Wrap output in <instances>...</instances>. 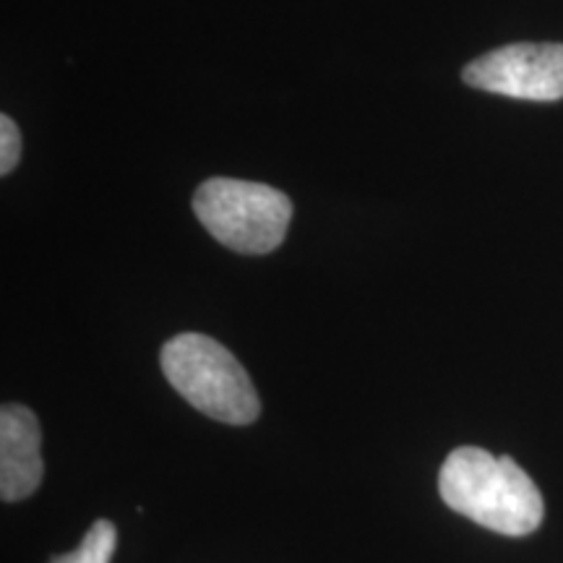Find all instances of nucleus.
<instances>
[{
  "mask_svg": "<svg viewBox=\"0 0 563 563\" xmlns=\"http://www.w3.org/2000/svg\"><path fill=\"white\" fill-rule=\"evenodd\" d=\"M21 133L9 115L0 118V173L9 175L19 165Z\"/></svg>",
  "mask_w": 563,
  "mask_h": 563,
  "instance_id": "0eeeda50",
  "label": "nucleus"
},
{
  "mask_svg": "<svg viewBox=\"0 0 563 563\" xmlns=\"http://www.w3.org/2000/svg\"><path fill=\"white\" fill-rule=\"evenodd\" d=\"M467 87L530 102L563 100V45L517 42L464 66Z\"/></svg>",
  "mask_w": 563,
  "mask_h": 563,
  "instance_id": "20e7f679",
  "label": "nucleus"
},
{
  "mask_svg": "<svg viewBox=\"0 0 563 563\" xmlns=\"http://www.w3.org/2000/svg\"><path fill=\"white\" fill-rule=\"evenodd\" d=\"M42 431L37 415L24 405L5 402L0 410V496L3 501H24L40 488Z\"/></svg>",
  "mask_w": 563,
  "mask_h": 563,
  "instance_id": "39448f33",
  "label": "nucleus"
},
{
  "mask_svg": "<svg viewBox=\"0 0 563 563\" xmlns=\"http://www.w3.org/2000/svg\"><path fill=\"white\" fill-rule=\"evenodd\" d=\"M118 545V530L108 519H97L74 553L55 555L51 563H110Z\"/></svg>",
  "mask_w": 563,
  "mask_h": 563,
  "instance_id": "423d86ee",
  "label": "nucleus"
},
{
  "mask_svg": "<svg viewBox=\"0 0 563 563\" xmlns=\"http://www.w3.org/2000/svg\"><path fill=\"white\" fill-rule=\"evenodd\" d=\"M159 363L173 389L211 420L249 426L262 412L249 373L228 347L207 334L173 336L162 347Z\"/></svg>",
  "mask_w": 563,
  "mask_h": 563,
  "instance_id": "f03ea898",
  "label": "nucleus"
},
{
  "mask_svg": "<svg viewBox=\"0 0 563 563\" xmlns=\"http://www.w3.org/2000/svg\"><path fill=\"white\" fill-rule=\"evenodd\" d=\"M199 222L230 251L262 256L279 249L292 220V201L264 183L211 178L194 196Z\"/></svg>",
  "mask_w": 563,
  "mask_h": 563,
  "instance_id": "7ed1b4c3",
  "label": "nucleus"
},
{
  "mask_svg": "<svg viewBox=\"0 0 563 563\" xmlns=\"http://www.w3.org/2000/svg\"><path fill=\"white\" fill-rule=\"evenodd\" d=\"M439 490L449 509L509 538H525L543 522V496L511 456L460 446L443 462Z\"/></svg>",
  "mask_w": 563,
  "mask_h": 563,
  "instance_id": "f257e3e1",
  "label": "nucleus"
}]
</instances>
